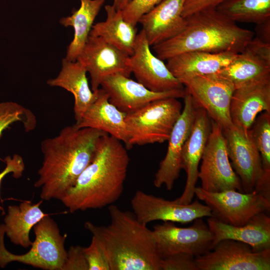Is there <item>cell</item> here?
I'll list each match as a JSON object with an SVG mask.
<instances>
[{
    "instance_id": "obj_1",
    "label": "cell",
    "mask_w": 270,
    "mask_h": 270,
    "mask_svg": "<svg viewBox=\"0 0 270 270\" xmlns=\"http://www.w3.org/2000/svg\"><path fill=\"white\" fill-rule=\"evenodd\" d=\"M106 134L74 124L64 127L57 136L42 142L43 162L34 186L40 188L42 200H60L90 162L100 138Z\"/></svg>"
},
{
    "instance_id": "obj_2",
    "label": "cell",
    "mask_w": 270,
    "mask_h": 270,
    "mask_svg": "<svg viewBox=\"0 0 270 270\" xmlns=\"http://www.w3.org/2000/svg\"><path fill=\"white\" fill-rule=\"evenodd\" d=\"M129 162L121 142L104 135L92 160L60 200L72 213L114 204L123 193Z\"/></svg>"
},
{
    "instance_id": "obj_3",
    "label": "cell",
    "mask_w": 270,
    "mask_h": 270,
    "mask_svg": "<svg viewBox=\"0 0 270 270\" xmlns=\"http://www.w3.org/2000/svg\"><path fill=\"white\" fill-rule=\"evenodd\" d=\"M110 222L97 226L85 222L86 229L98 240L110 270H161L160 258L152 230L133 212L108 206Z\"/></svg>"
},
{
    "instance_id": "obj_4",
    "label": "cell",
    "mask_w": 270,
    "mask_h": 270,
    "mask_svg": "<svg viewBox=\"0 0 270 270\" xmlns=\"http://www.w3.org/2000/svg\"><path fill=\"white\" fill-rule=\"evenodd\" d=\"M185 18L186 26L182 32L153 46L160 60L193 51L239 54L254 36V32L240 28L216 8L196 12Z\"/></svg>"
},
{
    "instance_id": "obj_5",
    "label": "cell",
    "mask_w": 270,
    "mask_h": 270,
    "mask_svg": "<svg viewBox=\"0 0 270 270\" xmlns=\"http://www.w3.org/2000/svg\"><path fill=\"white\" fill-rule=\"evenodd\" d=\"M50 216L34 226V241L29 251L22 254H13L6 249L4 226L0 224V268L17 262L45 270H62L67 252L64 247L66 236L60 234L58 224Z\"/></svg>"
},
{
    "instance_id": "obj_6",
    "label": "cell",
    "mask_w": 270,
    "mask_h": 270,
    "mask_svg": "<svg viewBox=\"0 0 270 270\" xmlns=\"http://www.w3.org/2000/svg\"><path fill=\"white\" fill-rule=\"evenodd\" d=\"M182 109L178 98L170 97L152 102L126 114L124 121L129 136L127 148L168 141Z\"/></svg>"
},
{
    "instance_id": "obj_7",
    "label": "cell",
    "mask_w": 270,
    "mask_h": 270,
    "mask_svg": "<svg viewBox=\"0 0 270 270\" xmlns=\"http://www.w3.org/2000/svg\"><path fill=\"white\" fill-rule=\"evenodd\" d=\"M194 195L210 208L212 217L236 226H242L256 214L270 210V198L256 190L212 192L196 187Z\"/></svg>"
},
{
    "instance_id": "obj_8",
    "label": "cell",
    "mask_w": 270,
    "mask_h": 270,
    "mask_svg": "<svg viewBox=\"0 0 270 270\" xmlns=\"http://www.w3.org/2000/svg\"><path fill=\"white\" fill-rule=\"evenodd\" d=\"M201 160L198 178L202 189L212 192L226 190L243 192L240 180L229 160L223 130L212 120Z\"/></svg>"
},
{
    "instance_id": "obj_9",
    "label": "cell",
    "mask_w": 270,
    "mask_h": 270,
    "mask_svg": "<svg viewBox=\"0 0 270 270\" xmlns=\"http://www.w3.org/2000/svg\"><path fill=\"white\" fill-rule=\"evenodd\" d=\"M228 154L244 192L256 190L270 198L264 182L260 156L249 132L232 126L223 130Z\"/></svg>"
},
{
    "instance_id": "obj_10",
    "label": "cell",
    "mask_w": 270,
    "mask_h": 270,
    "mask_svg": "<svg viewBox=\"0 0 270 270\" xmlns=\"http://www.w3.org/2000/svg\"><path fill=\"white\" fill-rule=\"evenodd\" d=\"M180 82L186 86L196 106L204 109L222 130L233 126L230 108L235 88L230 82L215 73L195 76Z\"/></svg>"
},
{
    "instance_id": "obj_11",
    "label": "cell",
    "mask_w": 270,
    "mask_h": 270,
    "mask_svg": "<svg viewBox=\"0 0 270 270\" xmlns=\"http://www.w3.org/2000/svg\"><path fill=\"white\" fill-rule=\"evenodd\" d=\"M192 226L180 228L172 222H164L152 230L160 258L183 252L202 256L212 248L214 235L202 218L194 220Z\"/></svg>"
},
{
    "instance_id": "obj_12",
    "label": "cell",
    "mask_w": 270,
    "mask_h": 270,
    "mask_svg": "<svg viewBox=\"0 0 270 270\" xmlns=\"http://www.w3.org/2000/svg\"><path fill=\"white\" fill-rule=\"evenodd\" d=\"M195 260L198 270H270V248L255 251L246 243L224 240Z\"/></svg>"
},
{
    "instance_id": "obj_13",
    "label": "cell",
    "mask_w": 270,
    "mask_h": 270,
    "mask_svg": "<svg viewBox=\"0 0 270 270\" xmlns=\"http://www.w3.org/2000/svg\"><path fill=\"white\" fill-rule=\"evenodd\" d=\"M130 206L137 219L146 225L156 220L185 224L196 218L212 217L210 208L198 200L187 204H181L175 200H168L140 190L134 193Z\"/></svg>"
},
{
    "instance_id": "obj_14",
    "label": "cell",
    "mask_w": 270,
    "mask_h": 270,
    "mask_svg": "<svg viewBox=\"0 0 270 270\" xmlns=\"http://www.w3.org/2000/svg\"><path fill=\"white\" fill-rule=\"evenodd\" d=\"M129 58L130 56L100 38L90 34L76 60L90 74L91 90L95 92L110 76L120 74L130 77Z\"/></svg>"
},
{
    "instance_id": "obj_15",
    "label": "cell",
    "mask_w": 270,
    "mask_h": 270,
    "mask_svg": "<svg viewBox=\"0 0 270 270\" xmlns=\"http://www.w3.org/2000/svg\"><path fill=\"white\" fill-rule=\"evenodd\" d=\"M150 46L142 29L137 34L133 52L129 58L131 72L137 82L155 92L184 88L163 60L152 52Z\"/></svg>"
},
{
    "instance_id": "obj_16",
    "label": "cell",
    "mask_w": 270,
    "mask_h": 270,
    "mask_svg": "<svg viewBox=\"0 0 270 270\" xmlns=\"http://www.w3.org/2000/svg\"><path fill=\"white\" fill-rule=\"evenodd\" d=\"M184 99V109L172 130L166 154L154 176V184L157 188L165 186L168 190H171L182 170V152L190 132L197 108L186 91Z\"/></svg>"
},
{
    "instance_id": "obj_17",
    "label": "cell",
    "mask_w": 270,
    "mask_h": 270,
    "mask_svg": "<svg viewBox=\"0 0 270 270\" xmlns=\"http://www.w3.org/2000/svg\"><path fill=\"white\" fill-rule=\"evenodd\" d=\"M100 87L108 95L109 102L126 114L156 100L170 97L184 98L186 94L185 88L164 92H153L130 77L120 74L106 77Z\"/></svg>"
},
{
    "instance_id": "obj_18",
    "label": "cell",
    "mask_w": 270,
    "mask_h": 270,
    "mask_svg": "<svg viewBox=\"0 0 270 270\" xmlns=\"http://www.w3.org/2000/svg\"><path fill=\"white\" fill-rule=\"evenodd\" d=\"M211 130V120L206 111L197 108L190 132L182 154V168L186 174V186L182 195L175 200L181 204L192 202L198 180V166Z\"/></svg>"
},
{
    "instance_id": "obj_19",
    "label": "cell",
    "mask_w": 270,
    "mask_h": 270,
    "mask_svg": "<svg viewBox=\"0 0 270 270\" xmlns=\"http://www.w3.org/2000/svg\"><path fill=\"white\" fill-rule=\"evenodd\" d=\"M262 112H270V76L235 89L230 101L232 124L246 132Z\"/></svg>"
},
{
    "instance_id": "obj_20",
    "label": "cell",
    "mask_w": 270,
    "mask_h": 270,
    "mask_svg": "<svg viewBox=\"0 0 270 270\" xmlns=\"http://www.w3.org/2000/svg\"><path fill=\"white\" fill-rule=\"evenodd\" d=\"M185 0H164L138 21L150 46L161 43L182 32L186 21L182 16Z\"/></svg>"
},
{
    "instance_id": "obj_21",
    "label": "cell",
    "mask_w": 270,
    "mask_h": 270,
    "mask_svg": "<svg viewBox=\"0 0 270 270\" xmlns=\"http://www.w3.org/2000/svg\"><path fill=\"white\" fill-rule=\"evenodd\" d=\"M206 222L214 235L212 248L222 240H232L246 243L255 251L270 248V217L266 212L256 214L240 226L226 224L214 217H208Z\"/></svg>"
},
{
    "instance_id": "obj_22",
    "label": "cell",
    "mask_w": 270,
    "mask_h": 270,
    "mask_svg": "<svg viewBox=\"0 0 270 270\" xmlns=\"http://www.w3.org/2000/svg\"><path fill=\"white\" fill-rule=\"evenodd\" d=\"M96 96L84 113L78 128H90L104 132L128 146L129 136L124 118L126 114L120 112L108 100V96L101 88Z\"/></svg>"
},
{
    "instance_id": "obj_23",
    "label": "cell",
    "mask_w": 270,
    "mask_h": 270,
    "mask_svg": "<svg viewBox=\"0 0 270 270\" xmlns=\"http://www.w3.org/2000/svg\"><path fill=\"white\" fill-rule=\"evenodd\" d=\"M237 54L231 52H188L168 58L166 65L180 82L195 76L216 73L228 65Z\"/></svg>"
},
{
    "instance_id": "obj_24",
    "label": "cell",
    "mask_w": 270,
    "mask_h": 270,
    "mask_svg": "<svg viewBox=\"0 0 270 270\" xmlns=\"http://www.w3.org/2000/svg\"><path fill=\"white\" fill-rule=\"evenodd\" d=\"M86 73L80 62L70 61L64 58L62 60V68L58 76L46 82L50 86L60 87L72 94L76 124L80 122L96 96V92H93L90 88Z\"/></svg>"
},
{
    "instance_id": "obj_25",
    "label": "cell",
    "mask_w": 270,
    "mask_h": 270,
    "mask_svg": "<svg viewBox=\"0 0 270 270\" xmlns=\"http://www.w3.org/2000/svg\"><path fill=\"white\" fill-rule=\"evenodd\" d=\"M42 202V200L36 204L24 200L18 206H8L4 226L5 234L12 244L24 248L31 246V229L43 218L50 215L40 209Z\"/></svg>"
},
{
    "instance_id": "obj_26",
    "label": "cell",
    "mask_w": 270,
    "mask_h": 270,
    "mask_svg": "<svg viewBox=\"0 0 270 270\" xmlns=\"http://www.w3.org/2000/svg\"><path fill=\"white\" fill-rule=\"evenodd\" d=\"M106 20L94 24L90 35L98 36L128 56L133 52L137 28L123 18L121 10L105 6Z\"/></svg>"
},
{
    "instance_id": "obj_27",
    "label": "cell",
    "mask_w": 270,
    "mask_h": 270,
    "mask_svg": "<svg viewBox=\"0 0 270 270\" xmlns=\"http://www.w3.org/2000/svg\"><path fill=\"white\" fill-rule=\"evenodd\" d=\"M106 0H80L78 9L72 10L71 16L62 17L60 23L64 27L71 26L74 34L68 45L66 58L76 61L90 35L94 21Z\"/></svg>"
},
{
    "instance_id": "obj_28",
    "label": "cell",
    "mask_w": 270,
    "mask_h": 270,
    "mask_svg": "<svg viewBox=\"0 0 270 270\" xmlns=\"http://www.w3.org/2000/svg\"><path fill=\"white\" fill-rule=\"evenodd\" d=\"M216 74L230 82L236 89L270 76V64L242 52Z\"/></svg>"
},
{
    "instance_id": "obj_29",
    "label": "cell",
    "mask_w": 270,
    "mask_h": 270,
    "mask_svg": "<svg viewBox=\"0 0 270 270\" xmlns=\"http://www.w3.org/2000/svg\"><path fill=\"white\" fill-rule=\"evenodd\" d=\"M216 8L236 22L256 24L270 20V0H226Z\"/></svg>"
},
{
    "instance_id": "obj_30",
    "label": "cell",
    "mask_w": 270,
    "mask_h": 270,
    "mask_svg": "<svg viewBox=\"0 0 270 270\" xmlns=\"http://www.w3.org/2000/svg\"><path fill=\"white\" fill-rule=\"evenodd\" d=\"M248 130L260 156L264 184L270 188V112L262 113Z\"/></svg>"
},
{
    "instance_id": "obj_31",
    "label": "cell",
    "mask_w": 270,
    "mask_h": 270,
    "mask_svg": "<svg viewBox=\"0 0 270 270\" xmlns=\"http://www.w3.org/2000/svg\"><path fill=\"white\" fill-rule=\"evenodd\" d=\"M18 121L24 123L26 131L32 130L36 124L32 113L21 105L11 102L0 103V137L5 129Z\"/></svg>"
},
{
    "instance_id": "obj_32",
    "label": "cell",
    "mask_w": 270,
    "mask_h": 270,
    "mask_svg": "<svg viewBox=\"0 0 270 270\" xmlns=\"http://www.w3.org/2000/svg\"><path fill=\"white\" fill-rule=\"evenodd\" d=\"M164 0H131L122 10L124 19L136 26L139 20Z\"/></svg>"
},
{
    "instance_id": "obj_33",
    "label": "cell",
    "mask_w": 270,
    "mask_h": 270,
    "mask_svg": "<svg viewBox=\"0 0 270 270\" xmlns=\"http://www.w3.org/2000/svg\"><path fill=\"white\" fill-rule=\"evenodd\" d=\"M195 256L180 252L160 258L161 270H198Z\"/></svg>"
},
{
    "instance_id": "obj_34",
    "label": "cell",
    "mask_w": 270,
    "mask_h": 270,
    "mask_svg": "<svg viewBox=\"0 0 270 270\" xmlns=\"http://www.w3.org/2000/svg\"><path fill=\"white\" fill-rule=\"evenodd\" d=\"M84 252L88 266V270H110L106 256L98 240L92 236L87 247H84Z\"/></svg>"
},
{
    "instance_id": "obj_35",
    "label": "cell",
    "mask_w": 270,
    "mask_h": 270,
    "mask_svg": "<svg viewBox=\"0 0 270 270\" xmlns=\"http://www.w3.org/2000/svg\"><path fill=\"white\" fill-rule=\"evenodd\" d=\"M62 270H88L84 247L80 246L70 247Z\"/></svg>"
},
{
    "instance_id": "obj_36",
    "label": "cell",
    "mask_w": 270,
    "mask_h": 270,
    "mask_svg": "<svg viewBox=\"0 0 270 270\" xmlns=\"http://www.w3.org/2000/svg\"><path fill=\"white\" fill-rule=\"evenodd\" d=\"M4 162L6 166L4 170L0 172V186L3 178L8 174L12 173V176L18 178L22 176L25 169V165L22 158L15 154L12 157L7 156L5 158ZM0 211L4 212L2 207L0 206Z\"/></svg>"
},
{
    "instance_id": "obj_37",
    "label": "cell",
    "mask_w": 270,
    "mask_h": 270,
    "mask_svg": "<svg viewBox=\"0 0 270 270\" xmlns=\"http://www.w3.org/2000/svg\"><path fill=\"white\" fill-rule=\"evenodd\" d=\"M242 52L270 64V44L263 42L256 37L254 36Z\"/></svg>"
},
{
    "instance_id": "obj_38",
    "label": "cell",
    "mask_w": 270,
    "mask_h": 270,
    "mask_svg": "<svg viewBox=\"0 0 270 270\" xmlns=\"http://www.w3.org/2000/svg\"><path fill=\"white\" fill-rule=\"evenodd\" d=\"M226 0H185L182 16L185 18L202 10L216 8Z\"/></svg>"
},
{
    "instance_id": "obj_39",
    "label": "cell",
    "mask_w": 270,
    "mask_h": 270,
    "mask_svg": "<svg viewBox=\"0 0 270 270\" xmlns=\"http://www.w3.org/2000/svg\"><path fill=\"white\" fill-rule=\"evenodd\" d=\"M256 25V37L263 42L270 44V20Z\"/></svg>"
},
{
    "instance_id": "obj_40",
    "label": "cell",
    "mask_w": 270,
    "mask_h": 270,
    "mask_svg": "<svg viewBox=\"0 0 270 270\" xmlns=\"http://www.w3.org/2000/svg\"><path fill=\"white\" fill-rule=\"evenodd\" d=\"M131 0H114L112 6L117 10H122Z\"/></svg>"
}]
</instances>
